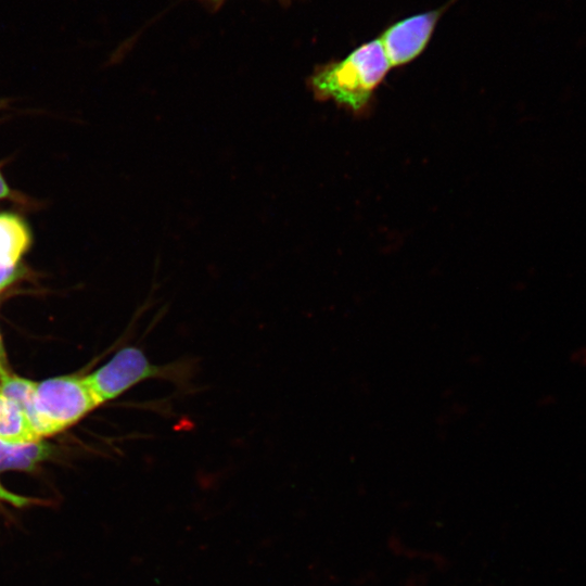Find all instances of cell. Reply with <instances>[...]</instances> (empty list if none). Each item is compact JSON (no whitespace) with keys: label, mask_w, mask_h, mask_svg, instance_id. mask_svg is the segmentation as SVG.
<instances>
[{"label":"cell","mask_w":586,"mask_h":586,"mask_svg":"<svg viewBox=\"0 0 586 586\" xmlns=\"http://www.w3.org/2000/svg\"><path fill=\"white\" fill-rule=\"evenodd\" d=\"M390 68L378 38L356 48L344 59L319 67L309 85L316 98L330 100L356 114L368 106Z\"/></svg>","instance_id":"1"},{"label":"cell","mask_w":586,"mask_h":586,"mask_svg":"<svg viewBox=\"0 0 586 586\" xmlns=\"http://www.w3.org/2000/svg\"><path fill=\"white\" fill-rule=\"evenodd\" d=\"M193 367L190 360L155 364L137 346H125L106 364L85 377L99 399L105 403L148 380H163L188 385Z\"/></svg>","instance_id":"2"},{"label":"cell","mask_w":586,"mask_h":586,"mask_svg":"<svg viewBox=\"0 0 586 586\" xmlns=\"http://www.w3.org/2000/svg\"><path fill=\"white\" fill-rule=\"evenodd\" d=\"M101 403L85 378L61 377L35 386L37 433L49 436L74 424Z\"/></svg>","instance_id":"3"},{"label":"cell","mask_w":586,"mask_h":586,"mask_svg":"<svg viewBox=\"0 0 586 586\" xmlns=\"http://www.w3.org/2000/svg\"><path fill=\"white\" fill-rule=\"evenodd\" d=\"M444 8L400 20L379 38L390 66H402L415 60L428 46Z\"/></svg>","instance_id":"4"},{"label":"cell","mask_w":586,"mask_h":586,"mask_svg":"<svg viewBox=\"0 0 586 586\" xmlns=\"http://www.w3.org/2000/svg\"><path fill=\"white\" fill-rule=\"evenodd\" d=\"M35 431L22 409L0 392V441L11 444L39 442Z\"/></svg>","instance_id":"5"},{"label":"cell","mask_w":586,"mask_h":586,"mask_svg":"<svg viewBox=\"0 0 586 586\" xmlns=\"http://www.w3.org/2000/svg\"><path fill=\"white\" fill-rule=\"evenodd\" d=\"M30 242V231L20 216L0 213V260L18 264Z\"/></svg>","instance_id":"6"},{"label":"cell","mask_w":586,"mask_h":586,"mask_svg":"<svg viewBox=\"0 0 586 586\" xmlns=\"http://www.w3.org/2000/svg\"><path fill=\"white\" fill-rule=\"evenodd\" d=\"M48 454V448L37 443L11 444L0 441V469L30 470Z\"/></svg>","instance_id":"7"},{"label":"cell","mask_w":586,"mask_h":586,"mask_svg":"<svg viewBox=\"0 0 586 586\" xmlns=\"http://www.w3.org/2000/svg\"><path fill=\"white\" fill-rule=\"evenodd\" d=\"M35 382L10 373L0 379V392L22 409L36 431L38 420L35 408Z\"/></svg>","instance_id":"8"},{"label":"cell","mask_w":586,"mask_h":586,"mask_svg":"<svg viewBox=\"0 0 586 586\" xmlns=\"http://www.w3.org/2000/svg\"><path fill=\"white\" fill-rule=\"evenodd\" d=\"M21 275L18 264L0 260V291L10 285Z\"/></svg>","instance_id":"9"},{"label":"cell","mask_w":586,"mask_h":586,"mask_svg":"<svg viewBox=\"0 0 586 586\" xmlns=\"http://www.w3.org/2000/svg\"><path fill=\"white\" fill-rule=\"evenodd\" d=\"M0 500L10 502L17 507H23L30 502V499L9 492L1 484H0Z\"/></svg>","instance_id":"10"},{"label":"cell","mask_w":586,"mask_h":586,"mask_svg":"<svg viewBox=\"0 0 586 586\" xmlns=\"http://www.w3.org/2000/svg\"><path fill=\"white\" fill-rule=\"evenodd\" d=\"M12 196V190L7 183L3 175L0 171V200L9 199Z\"/></svg>","instance_id":"11"},{"label":"cell","mask_w":586,"mask_h":586,"mask_svg":"<svg viewBox=\"0 0 586 586\" xmlns=\"http://www.w3.org/2000/svg\"><path fill=\"white\" fill-rule=\"evenodd\" d=\"M7 374H9L8 367H7V358H5V353H4V348H3L1 336H0V379Z\"/></svg>","instance_id":"12"},{"label":"cell","mask_w":586,"mask_h":586,"mask_svg":"<svg viewBox=\"0 0 586 586\" xmlns=\"http://www.w3.org/2000/svg\"><path fill=\"white\" fill-rule=\"evenodd\" d=\"M209 1H213V2H218V1H220V0H209Z\"/></svg>","instance_id":"13"},{"label":"cell","mask_w":586,"mask_h":586,"mask_svg":"<svg viewBox=\"0 0 586 586\" xmlns=\"http://www.w3.org/2000/svg\"><path fill=\"white\" fill-rule=\"evenodd\" d=\"M0 106H1V102H0Z\"/></svg>","instance_id":"14"}]
</instances>
